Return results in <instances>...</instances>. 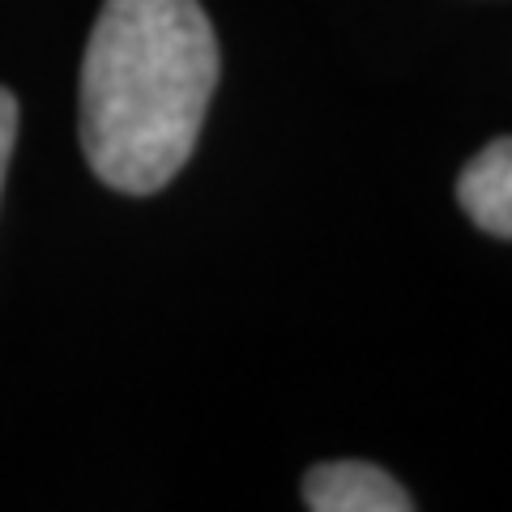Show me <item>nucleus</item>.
Listing matches in <instances>:
<instances>
[{
    "mask_svg": "<svg viewBox=\"0 0 512 512\" xmlns=\"http://www.w3.org/2000/svg\"><path fill=\"white\" fill-rule=\"evenodd\" d=\"M457 205L478 231L512 239V137H495L457 175Z\"/></svg>",
    "mask_w": 512,
    "mask_h": 512,
    "instance_id": "nucleus-3",
    "label": "nucleus"
},
{
    "mask_svg": "<svg viewBox=\"0 0 512 512\" xmlns=\"http://www.w3.org/2000/svg\"><path fill=\"white\" fill-rule=\"evenodd\" d=\"M18 141V99L0 86V188H5V171H9V154Z\"/></svg>",
    "mask_w": 512,
    "mask_h": 512,
    "instance_id": "nucleus-4",
    "label": "nucleus"
},
{
    "mask_svg": "<svg viewBox=\"0 0 512 512\" xmlns=\"http://www.w3.org/2000/svg\"><path fill=\"white\" fill-rule=\"evenodd\" d=\"M303 504L312 512H410L414 500L393 474L372 461H320L303 474Z\"/></svg>",
    "mask_w": 512,
    "mask_h": 512,
    "instance_id": "nucleus-2",
    "label": "nucleus"
},
{
    "mask_svg": "<svg viewBox=\"0 0 512 512\" xmlns=\"http://www.w3.org/2000/svg\"><path fill=\"white\" fill-rule=\"evenodd\" d=\"M218 39L197 0H103L82 60V150L107 188L150 197L197 150Z\"/></svg>",
    "mask_w": 512,
    "mask_h": 512,
    "instance_id": "nucleus-1",
    "label": "nucleus"
}]
</instances>
